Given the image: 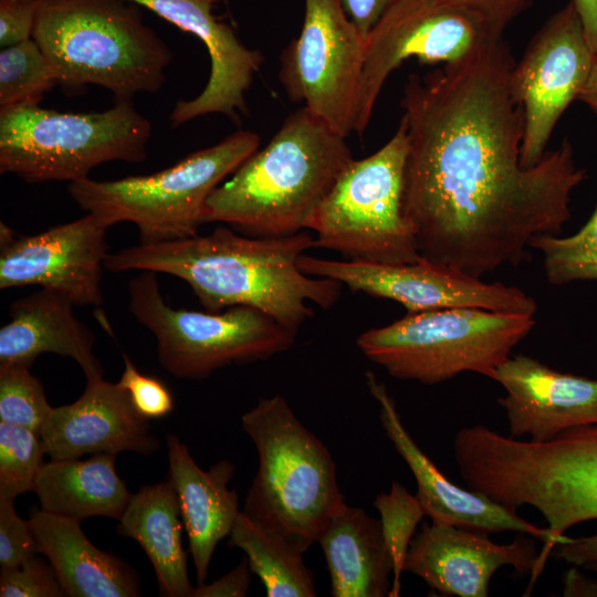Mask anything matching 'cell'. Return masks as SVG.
<instances>
[{
  "mask_svg": "<svg viewBox=\"0 0 597 597\" xmlns=\"http://www.w3.org/2000/svg\"><path fill=\"white\" fill-rule=\"evenodd\" d=\"M491 34L478 17L442 0H394L366 36L354 133L366 130L383 86L404 61L452 63Z\"/></svg>",
  "mask_w": 597,
  "mask_h": 597,
  "instance_id": "4fadbf2b",
  "label": "cell"
},
{
  "mask_svg": "<svg viewBox=\"0 0 597 597\" xmlns=\"http://www.w3.org/2000/svg\"><path fill=\"white\" fill-rule=\"evenodd\" d=\"M478 17L488 31L503 35L506 27L522 14L533 0H442Z\"/></svg>",
  "mask_w": 597,
  "mask_h": 597,
  "instance_id": "8d00e7d4",
  "label": "cell"
},
{
  "mask_svg": "<svg viewBox=\"0 0 597 597\" xmlns=\"http://www.w3.org/2000/svg\"><path fill=\"white\" fill-rule=\"evenodd\" d=\"M585 568H588L590 570H594L597 573V562L589 563L585 566Z\"/></svg>",
  "mask_w": 597,
  "mask_h": 597,
  "instance_id": "f6af8a7d",
  "label": "cell"
},
{
  "mask_svg": "<svg viewBox=\"0 0 597 597\" xmlns=\"http://www.w3.org/2000/svg\"><path fill=\"white\" fill-rule=\"evenodd\" d=\"M251 569L247 558L210 584H200L193 588L192 597H244L248 593Z\"/></svg>",
  "mask_w": 597,
  "mask_h": 597,
  "instance_id": "f35d334b",
  "label": "cell"
},
{
  "mask_svg": "<svg viewBox=\"0 0 597 597\" xmlns=\"http://www.w3.org/2000/svg\"><path fill=\"white\" fill-rule=\"evenodd\" d=\"M1 597H61L63 589L53 567L33 555L21 565L1 568Z\"/></svg>",
  "mask_w": 597,
  "mask_h": 597,
  "instance_id": "836d02e7",
  "label": "cell"
},
{
  "mask_svg": "<svg viewBox=\"0 0 597 597\" xmlns=\"http://www.w3.org/2000/svg\"><path fill=\"white\" fill-rule=\"evenodd\" d=\"M108 228L91 212L33 235L18 234L1 221L0 289L39 285L75 306L101 305Z\"/></svg>",
  "mask_w": 597,
  "mask_h": 597,
  "instance_id": "2e32d148",
  "label": "cell"
},
{
  "mask_svg": "<svg viewBox=\"0 0 597 597\" xmlns=\"http://www.w3.org/2000/svg\"><path fill=\"white\" fill-rule=\"evenodd\" d=\"M374 507L379 513L384 540L392 559L394 580L388 596L397 597L410 543L426 514L418 498L398 481L391 483L388 493L375 498Z\"/></svg>",
  "mask_w": 597,
  "mask_h": 597,
  "instance_id": "4dcf8cb0",
  "label": "cell"
},
{
  "mask_svg": "<svg viewBox=\"0 0 597 597\" xmlns=\"http://www.w3.org/2000/svg\"><path fill=\"white\" fill-rule=\"evenodd\" d=\"M29 523L36 551L53 567L64 596L137 597L138 574L119 557L97 548L81 522L33 507Z\"/></svg>",
  "mask_w": 597,
  "mask_h": 597,
  "instance_id": "cb8c5ba5",
  "label": "cell"
},
{
  "mask_svg": "<svg viewBox=\"0 0 597 597\" xmlns=\"http://www.w3.org/2000/svg\"><path fill=\"white\" fill-rule=\"evenodd\" d=\"M564 595L597 596V583L585 578L573 568L565 576Z\"/></svg>",
  "mask_w": 597,
  "mask_h": 597,
  "instance_id": "7bdbcfd3",
  "label": "cell"
},
{
  "mask_svg": "<svg viewBox=\"0 0 597 597\" xmlns=\"http://www.w3.org/2000/svg\"><path fill=\"white\" fill-rule=\"evenodd\" d=\"M334 597L388 596L392 559L380 521L346 505L321 533Z\"/></svg>",
  "mask_w": 597,
  "mask_h": 597,
  "instance_id": "d4e9b609",
  "label": "cell"
},
{
  "mask_svg": "<svg viewBox=\"0 0 597 597\" xmlns=\"http://www.w3.org/2000/svg\"><path fill=\"white\" fill-rule=\"evenodd\" d=\"M504 389L510 437L547 441L561 432L597 425V379L557 371L540 360L516 355L495 371Z\"/></svg>",
  "mask_w": 597,
  "mask_h": 597,
  "instance_id": "ffe728a7",
  "label": "cell"
},
{
  "mask_svg": "<svg viewBox=\"0 0 597 597\" xmlns=\"http://www.w3.org/2000/svg\"><path fill=\"white\" fill-rule=\"evenodd\" d=\"M533 316L476 307L407 313L362 333L356 344L397 379L434 385L465 371L493 379L534 327Z\"/></svg>",
  "mask_w": 597,
  "mask_h": 597,
  "instance_id": "ba28073f",
  "label": "cell"
},
{
  "mask_svg": "<svg viewBox=\"0 0 597 597\" xmlns=\"http://www.w3.org/2000/svg\"><path fill=\"white\" fill-rule=\"evenodd\" d=\"M52 408L43 385L30 367H0V421L28 428L40 436Z\"/></svg>",
  "mask_w": 597,
  "mask_h": 597,
  "instance_id": "d6a6232c",
  "label": "cell"
},
{
  "mask_svg": "<svg viewBox=\"0 0 597 597\" xmlns=\"http://www.w3.org/2000/svg\"><path fill=\"white\" fill-rule=\"evenodd\" d=\"M128 310L155 336L160 365L180 379L201 380L226 366L269 359L290 349L297 335L251 306L216 313L174 308L151 271L129 281Z\"/></svg>",
  "mask_w": 597,
  "mask_h": 597,
  "instance_id": "8fae6325",
  "label": "cell"
},
{
  "mask_svg": "<svg viewBox=\"0 0 597 597\" xmlns=\"http://www.w3.org/2000/svg\"><path fill=\"white\" fill-rule=\"evenodd\" d=\"M124 371L117 381L129 396L135 409L146 419H160L174 410L169 389L158 379L142 374L127 354H123Z\"/></svg>",
  "mask_w": 597,
  "mask_h": 597,
  "instance_id": "e575fe53",
  "label": "cell"
},
{
  "mask_svg": "<svg viewBox=\"0 0 597 597\" xmlns=\"http://www.w3.org/2000/svg\"><path fill=\"white\" fill-rule=\"evenodd\" d=\"M241 423L259 458L242 512L304 554L347 505L334 459L280 395L259 399Z\"/></svg>",
  "mask_w": 597,
  "mask_h": 597,
  "instance_id": "8992f818",
  "label": "cell"
},
{
  "mask_svg": "<svg viewBox=\"0 0 597 597\" xmlns=\"http://www.w3.org/2000/svg\"><path fill=\"white\" fill-rule=\"evenodd\" d=\"M32 39L57 85L102 86L116 102L158 92L172 60L129 0H38Z\"/></svg>",
  "mask_w": 597,
  "mask_h": 597,
  "instance_id": "5b68a950",
  "label": "cell"
},
{
  "mask_svg": "<svg viewBox=\"0 0 597 597\" xmlns=\"http://www.w3.org/2000/svg\"><path fill=\"white\" fill-rule=\"evenodd\" d=\"M74 306L63 294L42 287L14 301L10 321L0 329V367H31L40 355L53 353L75 360L86 381L103 378L95 336L75 317Z\"/></svg>",
  "mask_w": 597,
  "mask_h": 597,
  "instance_id": "7402d4cb",
  "label": "cell"
},
{
  "mask_svg": "<svg viewBox=\"0 0 597 597\" xmlns=\"http://www.w3.org/2000/svg\"><path fill=\"white\" fill-rule=\"evenodd\" d=\"M352 159L346 137L302 106L214 189L203 221L249 237L298 233Z\"/></svg>",
  "mask_w": 597,
  "mask_h": 597,
  "instance_id": "3957f363",
  "label": "cell"
},
{
  "mask_svg": "<svg viewBox=\"0 0 597 597\" xmlns=\"http://www.w3.org/2000/svg\"><path fill=\"white\" fill-rule=\"evenodd\" d=\"M553 555L573 566H583L597 562V534L570 538L555 545Z\"/></svg>",
  "mask_w": 597,
  "mask_h": 597,
  "instance_id": "ab89813d",
  "label": "cell"
},
{
  "mask_svg": "<svg viewBox=\"0 0 597 597\" xmlns=\"http://www.w3.org/2000/svg\"><path fill=\"white\" fill-rule=\"evenodd\" d=\"M298 268L307 275L326 277L353 292L391 300L407 313L450 307H476L534 315L535 300L521 289L484 282L450 266L420 258L409 263L337 261L302 254Z\"/></svg>",
  "mask_w": 597,
  "mask_h": 597,
  "instance_id": "5bb4252c",
  "label": "cell"
},
{
  "mask_svg": "<svg viewBox=\"0 0 597 597\" xmlns=\"http://www.w3.org/2000/svg\"><path fill=\"white\" fill-rule=\"evenodd\" d=\"M229 545L242 549L251 573L262 582L266 597L317 596L303 553L243 512L237 517Z\"/></svg>",
  "mask_w": 597,
  "mask_h": 597,
  "instance_id": "83f0119b",
  "label": "cell"
},
{
  "mask_svg": "<svg viewBox=\"0 0 597 597\" xmlns=\"http://www.w3.org/2000/svg\"><path fill=\"white\" fill-rule=\"evenodd\" d=\"M366 38L343 0H304L301 32L282 51L287 97L344 137L354 133Z\"/></svg>",
  "mask_w": 597,
  "mask_h": 597,
  "instance_id": "7c38bea8",
  "label": "cell"
},
{
  "mask_svg": "<svg viewBox=\"0 0 597 597\" xmlns=\"http://www.w3.org/2000/svg\"><path fill=\"white\" fill-rule=\"evenodd\" d=\"M115 457L100 453L87 460L44 462L33 488L40 509L80 522L92 516L119 521L133 494L116 473Z\"/></svg>",
  "mask_w": 597,
  "mask_h": 597,
  "instance_id": "4316f807",
  "label": "cell"
},
{
  "mask_svg": "<svg viewBox=\"0 0 597 597\" xmlns=\"http://www.w3.org/2000/svg\"><path fill=\"white\" fill-rule=\"evenodd\" d=\"M40 438L51 459L123 451L147 455L159 449L148 419L135 409L128 394L103 378L87 380L74 402L53 407Z\"/></svg>",
  "mask_w": 597,
  "mask_h": 597,
  "instance_id": "44dd1931",
  "label": "cell"
},
{
  "mask_svg": "<svg viewBox=\"0 0 597 597\" xmlns=\"http://www.w3.org/2000/svg\"><path fill=\"white\" fill-rule=\"evenodd\" d=\"M38 0H0V45L7 48L32 38Z\"/></svg>",
  "mask_w": 597,
  "mask_h": 597,
  "instance_id": "74e56055",
  "label": "cell"
},
{
  "mask_svg": "<svg viewBox=\"0 0 597 597\" xmlns=\"http://www.w3.org/2000/svg\"><path fill=\"white\" fill-rule=\"evenodd\" d=\"M577 98L586 103L594 112L597 113V53L594 54V60L587 81Z\"/></svg>",
  "mask_w": 597,
  "mask_h": 597,
  "instance_id": "ee69618b",
  "label": "cell"
},
{
  "mask_svg": "<svg viewBox=\"0 0 597 597\" xmlns=\"http://www.w3.org/2000/svg\"><path fill=\"white\" fill-rule=\"evenodd\" d=\"M540 553L535 538L521 534L511 543L498 544L486 533L444 523H423L415 534L404 570L422 578L443 595L486 597L494 573L512 566L538 577Z\"/></svg>",
  "mask_w": 597,
  "mask_h": 597,
  "instance_id": "ac0fdd59",
  "label": "cell"
},
{
  "mask_svg": "<svg viewBox=\"0 0 597 597\" xmlns=\"http://www.w3.org/2000/svg\"><path fill=\"white\" fill-rule=\"evenodd\" d=\"M151 125L130 101L62 113L40 105L0 111V172L27 182L77 181L107 161L140 163Z\"/></svg>",
  "mask_w": 597,
  "mask_h": 597,
  "instance_id": "9c48e42d",
  "label": "cell"
},
{
  "mask_svg": "<svg viewBox=\"0 0 597 597\" xmlns=\"http://www.w3.org/2000/svg\"><path fill=\"white\" fill-rule=\"evenodd\" d=\"M461 472L468 486L503 505L535 507L555 545L565 532L597 520V425L547 441H521L485 426L467 437Z\"/></svg>",
  "mask_w": 597,
  "mask_h": 597,
  "instance_id": "277c9868",
  "label": "cell"
},
{
  "mask_svg": "<svg viewBox=\"0 0 597 597\" xmlns=\"http://www.w3.org/2000/svg\"><path fill=\"white\" fill-rule=\"evenodd\" d=\"M365 380L370 395L379 405V418L385 434L415 476L416 496L425 514L436 523L486 534L500 532L527 534L544 543L538 557V568L542 570L548 554L554 549L548 528L536 526L522 519L514 507L451 482L411 438L386 386L378 381L370 370L365 373Z\"/></svg>",
  "mask_w": 597,
  "mask_h": 597,
  "instance_id": "e0dca14e",
  "label": "cell"
},
{
  "mask_svg": "<svg viewBox=\"0 0 597 597\" xmlns=\"http://www.w3.org/2000/svg\"><path fill=\"white\" fill-rule=\"evenodd\" d=\"M44 453L38 433L0 421V498L14 500L33 491Z\"/></svg>",
  "mask_w": 597,
  "mask_h": 597,
  "instance_id": "1f68e13d",
  "label": "cell"
},
{
  "mask_svg": "<svg viewBox=\"0 0 597 597\" xmlns=\"http://www.w3.org/2000/svg\"><path fill=\"white\" fill-rule=\"evenodd\" d=\"M407 155L401 119L381 148L366 158H353L307 221L306 229L315 232L314 248L374 263L419 260L416 237L402 211Z\"/></svg>",
  "mask_w": 597,
  "mask_h": 597,
  "instance_id": "30bf717a",
  "label": "cell"
},
{
  "mask_svg": "<svg viewBox=\"0 0 597 597\" xmlns=\"http://www.w3.org/2000/svg\"><path fill=\"white\" fill-rule=\"evenodd\" d=\"M594 60L582 20L572 3L535 33L511 73V86L524 114L521 163L536 165L559 117L584 87Z\"/></svg>",
  "mask_w": 597,
  "mask_h": 597,
  "instance_id": "9a60e30c",
  "label": "cell"
},
{
  "mask_svg": "<svg viewBox=\"0 0 597 597\" xmlns=\"http://www.w3.org/2000/svg\"><path fill=\"white\" fill-rule=\"evenodd\" d=\"M36 553L29 520L18 515L13 499L0 498V567L19 566Z\"/></svg>",
  "mask_w": 597,
  "mask_h": 597,
  "instance_id": "d590c367",
  "label": "cell"
},
{
  "mask_svg": "<svg viewBox=\"0 0 597 597\" xmlns=\"http://www.w3.org/2000/svg\"><path fill=\"white\" fill-rule=\"evenodd\" d=\"M503 35L463 59L410 74L400 101L408 137L402 211L422 258L481 277L516 265L531 241L557 234L586 171L567 139L521 163L524 114Z\"/></svg>",
  "mask_w": 597,
  "mask_h": 597,
  "instance_id": "6da1fadb",
  "label": "cell"
},
{
  "mask_svg": "<svg viewBox=\"0 0 597 597\" xmlns=\"http://www.w3.org/2000/svg\"><path fill=\"white\" fill-rule=\"evenodd\" d=\"M57 85L49 61L31 38L0 52V111L40 105Z\"/></svg>",
  "mask_w": 597,
  "mask_h": 597,
  "instance_id": "f1b7e54d",
  "label": "cell"
},
{
  "mask_svg": "<svg viewBox=\"0 0 597 597\" xmlns=\"http://www.w3.org/2000/svg\"><path fill=\"white\" fill-rule=\"evenodd\" d=\"M530 247L542 253L545 275L552 284L597 280V206L575 234L538 235Z\"/></svg>",
  "mask_w": 597,
  "mask_h": 597,
  "instance_id": "f546056e",
  "label": "cell"
},
{
  "mask_svg": "<svg viewBox=\"0 0 597 597\" xmlns=\"http://www.w3.org/2000/svg\"><path fill=\"white\" fill-rule=\"evenodd\" d=\"M345 9L366 38L373 25L394 0H343Z\"/></svg>",
  "mask_w": 597,
  "mask_h": 597,
  "instance_id": "60d3db41",
  "label": "cell"
},
{
  "mask_svg": "<svg viewBox=\"0 0 597 597\" xmlns=\"http://www.w3.org/2000/svg\"><path fill=\"white\" fill-rule=\"evenodd\" d=\"M585 30L587 41L597 53V0H572Z\"/></svg>",
  "mask_w": 597,
  "mask_h": 597,
  "instance_id": "b9f144b4",
  "label": "cell"
},
{
  "mask_svg": "<svg viewBox=\"0 0 597 597\" xmlns=\"http://www.w3.org/2000/svg\"><path fill=\"white\" fill-rule=\"evenodd\" d=\"M312 248L314 238L305 230L258 238L227 226L206 235L123 249L108 254L104 268L174 275L192 289L208 312L251 306L297 334L314 315L308 302L331 308L341 296V283L298 268V258Z\"/></svg>",
  "mask_w": 597,
  "mask_h": 597,
  "instance_id": "7a4b0ae2",
  "label": "cell"
},
{
  "mask_svg": "<svg viewBox=\"0 0 597 597\" xmlns=\"http://www.w3.org/2000/svg\"><path fill=\"white\" fill-rule=\"evenodd\" d=\"M259 145L258 134L237 130L158 172L105 181L87 177L70 182L67 190L81 209L109 227L134 223L140 244L192 238L205 223L210 195Z\"/></svg>",
  "mask_w": 597,
  "mask_h": 597,
  "instance_id": "52a82bcc",
  "label": "cell"
},
{
  "mask_svg": "<svg viewBox=\"0 0 597 597\" xmlns=\"http://www.w3.org/2000/svg\"><path fill=\"white\" fill-rule=\"evenodd\" d=\"M143 6L182 31L197 36L206 45L211 61L209 80L202 92L174 107L169 121L178 127L208 114L238 118L247 112L245 93L263 55L245 46L234 30L212 13L219 0H129Z\"/></svg>",
  "mask_w": 597,
  "mask_h": 597,
  "instance_id": "d6986e66",
  "label": "cell"
},
{
  "mask_svg": "<svg viewBox=\"0 0 597 597\" xmlns=\"http://www.w3.org/2000/svg\"><path fill=\"white\" fill-rule=\"evenodd\" d=\"M169 473L179 502L181 519L198 585L208 576L218 543L229 536L240 514L238 494L229 490L235 467L224 459L205 471L187 446L175 434L167 437Z\"/></svg>",
  "mask_w": 597,
  "mask_h": 597,
  "instance_id": "603a6c76",
  "label": "cell"
},
{
  "mask_svg": "<svg viewBox=\"0 0 597 597\" xmlns=\"http://www.w3.org/2000/svg\"><path fill=\"white\" fill-rule=\"evenodd\" d=\"M177 493L169 480L142 486L118 521L121 536L136 541L155 570L159 595L192 597Z\"/></svg>",
  "mask_w": 597,
  "mask_h": 597,
  "instance_id": "484cf974",
  "label": "cell"
}]
</instances>
